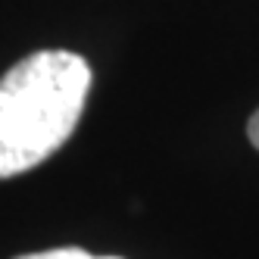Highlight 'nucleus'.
Wrapping results in <instances>:
<instances>
[{
  "label": "nucleus",
  "mask_w": 259,
  "mask_h": 259,
  "mask_svg": "<svg viewBox=\"0 0 259 259\" xmlns=\"http://www.w3.org/2000/svg\"><path fill=\"white\" fill-rule=\"evenodd\" d=\"M16 259H119V256H94L81 247H57V250H41V253H25Z\"/></svg>",
  "instance_id": "obj_2"
},
{
  "label": "nucleus",
  "mask_w": 259,
  "mask_h": 259,
  "mask_svg": "<svg viewBox=\"0 0 259 259\" xmlns=\"http://www.w3.org/2000/svg\"><path fill=\"white\" fill-rule=\"evenodd\" d=\"M247 135H250V144L259 150V109L250 116V122H247Z\"/></svg>",
  "instance_id": "obj_3"
},
{
  "label": "nucleus",
  "mask_w": 259,
  "mask_h": 259,
  "mask_svg": "<svg viewBox=\"0 0 259 259\" xmlns=\"http://www.w3.org/2000/svg\"><path fill=\"white\" fill-rule=\"evenodd\" d=\"M91 66L69 50H38L0 78V178L41 165L72 138Z\"/></svg>",
  "instance_id": "obj_1"
}]
</instances>
